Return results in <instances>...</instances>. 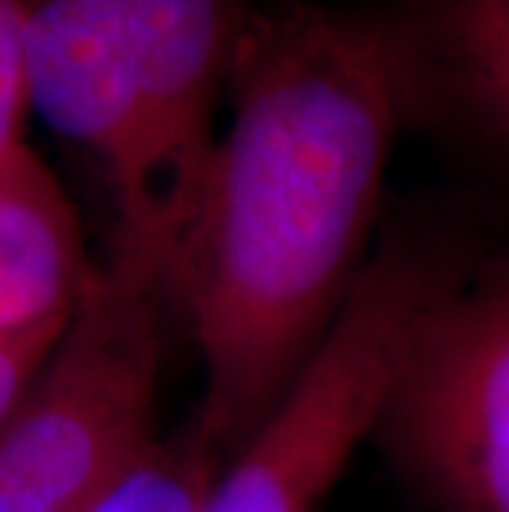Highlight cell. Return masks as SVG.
Wrapping results in <instances>:
<instances>
[{"label":"cell","instance_id":"5","mask_svg":"<svg viewBox=\"0 0 509 512\" xmlns=\"http://www.w3.org/2000/svg\"><path fill=\"white\" fill-rule=\"evenodd\" d=\"M377 433L437 512H509V258L427 304Z\"/></svg>","mask_w":509,"mask_h":512},{"label":"cell","instance_id":"3","mask_svg":"<svg viewBox=\"0 0 509 512\" xmlns=\"http://www.w3.org/2000/svg\"><path fill=\"white\" fill-rule=\"evenodd\" d=\"M166 291L110 258L0 433V512H96L153 437Z\"/></svg>","mask_w":509,"mask_h":512},{"label":"cell","instance_id":"2","mask_svg":"<svg viewBox=\"0 0 509 512\" xmlns=\"http://www.w3.org/2000/svg\"><path fill=\"white\" fill-rule=\"evenodd\" d=\"M238 20L229 0H37L30 110L110 185V258L172 288L219 146Z\"/></svg>","mask_w":509,"mask_h":512},{"label":"cell","instance_id":"7","mask_svg":"<svg viewBox=\"0 0 509 512\" xmlns=\"http://www.w3.org/2000/svg\"><path fill=\"white\" fill-rule=\"evenodd\" d=\"M410 73L430 70L486 133L509 146V0H417L400 40Z\"/></svg>","mask_w":509,"mask_h":512},{"label":"cell","instance_id":"4","mask_svg":"<svg viewBox=\"0 0 509 512\" xmlns=\"http://www.w3.org/2000/svg\"><path fill=\"white\" fill-rule=\"evenodd\" d=\"M457 268L450 248L387 232L331 334L262 427L222 463L199 512H321L381 427L420 314Z\"/></svg>","mask_w":509,"mask_h":512},{"label":"cell","instance_id":"8","mask_svg":"<svg viewBox=\"0 0 509 512\" xmlns=\"http://www.w3.org/2000/svg\"><path fill=\"white\" fill-rule=\"evenodd\" d=\"M225 456L189 423L179 437L149 446L139 466L96 512H199Z\"/></svg>","mask_w":509,"mask_h":512},{"label":"cell","instance_id":"9","mask_svg":"<svg viewBox=\"0 0 509 512\" xmlns=\"http://www.w3.org/2000/svg\"><path fill=\"white\" fill-rule=\"evenodd\" d=\"M30 110L27 4L0 0V166L24 149L20 126Z\"/></svg>","mask_w":509,"mask_h":512},{"label":"cell","instance_id":"6","mask_svg":"<svg viewBox=\"0 0 509 512\" xmlns=\"http://www.w3.org/2000/svg\"><path fill=\"white\" fill-rule=\"evenodd\" d=\"M90 275L67 192L24 146L0 166V337L70 318Z\"/></svg>","mask_w":509,"mask_h":512},{"label":"cell","instance_id":"1","mask_svg":"<svg viewBox=\"0 0 509 512\" xmlns=\"http://www.w3.org/2000/svg\"><path fill=\"white\" fill-rule=\"evenodd\" d=\"M414 83L397 34L364 20L285 4L238 24L229 116L172 288L202 364L192 423L225 460L361 281Z\"/></svg>","mask_w":509,"mask_h":512},{"label":"cell","instance_id":"10","mask_svg":"<svg viewBox=\"0 0 509 512\" xmlns=\"http://www.w3.org/2000/svg\"><path fill=\"white\" fill-rule=\"evenodd\" d=\"M70 318L40 324V328L14 334V337H0V433L14 420L17 407L30 394V387H34V380L40 377L43 364L57 351Z\"/></svg>","mask_w":509,"mask_h":512}]
</instances>
